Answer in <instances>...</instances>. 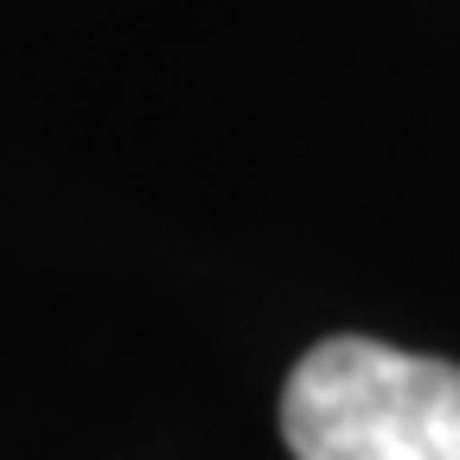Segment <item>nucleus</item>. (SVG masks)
<instances>
[{
  "label": "nucleus",
  "instance_id": "nucleus-1",
  "mask_svg": "<svg viewBox=\"0 0 460 460\" xmlns=\"http://www.w3.org/2000/svg\"><path fill=\"white\" fill-rule=\"evenodd\" d=\"M295 460H460V365L320 339L281 390Z\"/></svg>",
  "mask_w": 460,
  "mask_h": 460
}]
</instances>
